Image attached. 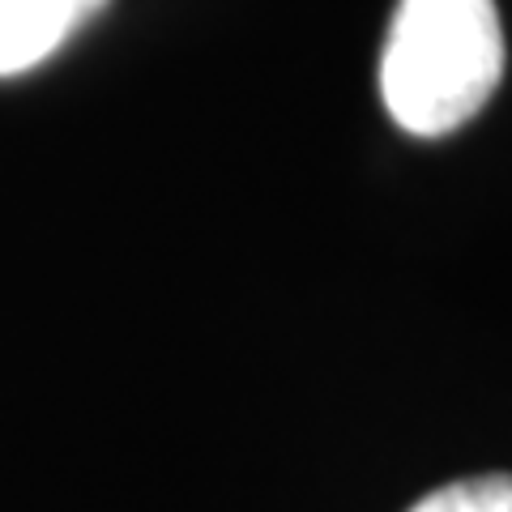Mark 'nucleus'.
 <instances>
[{
    "instance_id": "f257e3e1",
    "label": "nucleus",
    "mask_w": 512,
    "mask_h": 512,
    "mask_svg": "<svg viewBox=\"0 0 512 512\" xmlns=\"http://www.w3.org/2000/svg\"><path fill=\"white\" fill-rule=\"evenodd\" d=\"M504 77L495 0H402L380 56L389 116L414 137H444L487 107Z\"/></svg>"
},
{
    "instance_id": "f03ea898",
    "label": "nucleus",
    "mask_w": 512,
    "mask_h": 512,
    "mask_svg": "<svg viewBox=\"0 0 512 512\" xmlns=\"http://www.w3.org/2000/svg\"><path fill=\"white\" fill-rule=\"evenodd\" d=\"M111 0H0V77L52 60Z\"/></svg>"
},
{
    "instance_id": "7ed1b4c3",
    "label": "nucleus",
    "mask_w": 512,
    "mask_h": 512,
    "mask_svg": "<svg viewBox=\"0 0 512 512\" xmlns=\"http://www.w3.org/2000/svg\"><path fill=\"white\" fill-rule=\"evenodd\" d=\"M410 512H512V474L457 478V483L423 495Z\"/></svg>"
}]
</instances>
